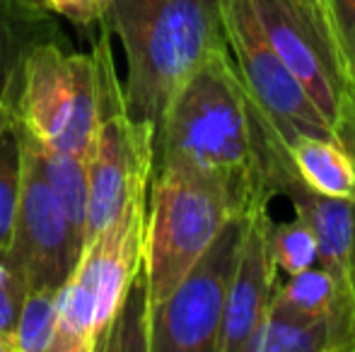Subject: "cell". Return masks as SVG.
<instances>
[{"label": "cell", "instance_id": "cell-6", "mask_svg": "<svg viewBox=\"0 0 355 352\" xmlns=\"http://www.w3.org/2000/svg\"><path fill=\"white\" fill-rule=\"evenodd\" d=\"M94 53L102 66V116L87 157L85 244L112 225L133 198L148 196L155 160V131L126 113L107 29L94 44Z\"/></svg>", "mask_w": 355, "mask_h": 352}, {"label": "cell", "instance_id": "cell-17", "mask_svg": "<svg viewBox=\"0 0 355 352\" xmlns=\"http://www.w3.org/2000/svg\"><path fill=\"white\" fill-rule=\"evenodd\" d=\"M268 244H271V254L278 272L297 275V272L307 270V268L317 263V237H314L312 225L300 215L285 222H271Z\"/></svg>", "mask_w": 355, "mask_h": 352}, {"label": "cell", "instance_id": "cell-3", "mask_svg": "<svg viewBox=\"0 0 355 352\" xmlns=\"http://www.w3.org/2000/svg\"><path fill=\"white\" fill-rule=\"evenodd\" d=\"M148 196H138L123 212L83 246L68 280L56 290V335L51 352L104 350L143 270Z\"/></svg>", "mask_w": 355, "mask_h": 352}, {"label": "cell", "instance_id": "cell-7", "mask_svg": "<svg viewBox=\"0 0 355 352\" xmlns=\"http://www.w3.org/2000/svg\"><path fill=\"white\" fill-rule=\"evenodd\" d=\"M244 230L247 210H239L179 285L148 306V352H215Z\"/></svg>", "mask_w": 355, "mask_h": 352}, {"label": "cell", "instance_id": "cell-11", "mask_svg": "<svg viewBox=\"0 0 355 352\" xmlns=\"http://www.w3.org/2000/svg\"><path fill=\"white\" fill-rule=\"evenodd\" d=\"M271 201L273 198L268 196H257L247 205V230L239 246L215 352H244L249 335L257 328L278 285V268L268 244V227L273 222Z\"/></svg>", "mask_w": 355, "mask_h": 352}, {"label": "cell", "instance_id": "cell-23", "mask_svg": "<svg viewBox=\"0 0 355 352\" xmlns=\"http://www.w3.org/2000/svg\"><path fill=\"white\" fill-rule=\"evenodd\" d=\"M10 121H12V111H10V109L5 106L3 102H0V133H3L5 128H8Z\"/></svg>", "mask_w": 355, "mask_h": 352}, {"label": "cell", "instance_id": "cell-5", "mask_svg": "<svg viewBox=\"0 0 355 352\" xmlns=\"http://www.w3.org/2000/svg\"><path fill=\"white\" fill-rule=\"evenodd\" d=\"M12 116L53 150L89 157L102 116V66L97 53H71L46 41L27 53Z\"/></svg>", "mask_w": 355, "mask_h": 352}, {"label": "cell", "instance_id": "cell-4", "mask_svg": "<svg viewBox=\"0 0 355 352\" xmlns=\"http://www.w3.org/2000/svg\"><path fill=\"white\" fill-rule=\"evenodd\" d=\"M148 188L143 277L153 306L179 285L225 222L249 203L227 183L191 172L157 169Z\"/></svg>", "mask_w": 355, "mask_h": 352}, {"label": "cell", "instance_id": "cell-13", "mask_svg": "<svg viewBox=\"0 0 355 352\" xmlns=\"http://www.w3.org/2000/svg\"><path fill=\"white\" fill-rule=\"evenodd\" d=\"M285 150L304 186L327 198L355 201V162L336 136L300 133Z\"/></svg>", "mask_w": 355, "mask_h": 352}, {"label": "cell", "instance_id": "cell-10", "mask_svg": "<svg viewBox=\"0 0 355 352\" xmlns=\"http://www.w3.org/2000/svg\"><path fill=\"white\" fill-rule=\"evenodd\" d=\"M19 147H22L19 207L15 217L12 241L0 259L19 277L24 290H39V287L58 290L73 272L85 244L75 234L49 183L44 181L32 152L24 147L22 140Z\"/></svg>", "mask_w": 355, "mask_h": 352}, {"label": "cell", "instance_id": "cell-15", "mask_svg": "<svg viewBox=\"0 0 355 352\" xmlns=\"http://www.w3.org/2000/svg\"><path fill=\"white\" fill-rule=\"evenodd\" d=\"M15 126H17L19 140L24 142V147L37 160L39 169L44 174V181L49 183L56 201L61 203L75 234L85 244V220H87V157L53 150V147L44 145L42 140L29 136L17 121H15Z\"/></svg>", "mask_w": 355, "mask_h": 352}, {"label": "cell", "instance_id": "cell-12", "mask_svg": "<svg viewBox=\"0 0 355 352\" xmlns=\"http://www.w3.org/2000/svg\"><path fill=\"white\" fill-rule=\"evenodd\" d=\"M58 39L63 37L51 12L34 8L27 0H0V102L10 111L27 53L39 44Z\"/></svg>", "mask_w": 355, "mask_h": 352}, {"label": "cell", "instance_id": "cell-1", "mask_svg": "<svg viewBox=\"0 0 355 352\" xmlns=\"http://www.w3.org/2000/svg\"><path fill=\"white\" fill-rule=\"evenodd\" d=\"M268 121L242 85L227 48L211 53L177 89L155 131L153 172L177 169L227 183L242 201L263 186Z\"/></svg>", "mask_w": 355, "mask_h": 352}, {"label": "cell", "instance_id": "cell-22", "mask_svg": "<svg viewBox=\"0 0 355 352\" xmlns=\"http://www.w3.org/2000/svg\"><path fill=\"white\" fill-rule=\"evenodd\" d=\"M334 133H336V138L343 142V147L351 152V157L355 162V80H351V87H348V92H346L341 116H338ZM353 222H355V201H353ZM353 277H355V244H353Z\"/></svg>", "mask_w": 355, "mask_h": 352}, {"label": "cell", "instance_id": "cell-18", "mask_svg": "<svg viewBox=\"0 0 355 352\" xmlns=\"http://www.w3.org/2000/svg\"><path fill=\"white\" fill-rule=\"evenodd\" d=\"M22 191V147L15 121L0 133V256L8 251Z\"/></svg>", "mask_w": 355, "mask_h": 352}, {"label": "cell", "instance_id": "cell-20", "mask_svg": "<svg viewBox=\"0 0 355 352\" xmlns=\"http://www.w3.org/2000/svg\"><path fill=\"white\" fill-rule=\"evenodd\" d=\"M27 3L44 12L61 15L78 27L89 29L94 24L107 22L112 0H27Z\"/></svg>", "mask_w": 355, "mask_h": 352}, {"label": "cell", "instance_id": "cell-19", "mask_svg": "<svg viewBox=\"0 0 355 352\" xmlns=\"http://www.w3.org/2000/svg\"><path fill=\"white\" fill-rule=\"evenodd\" d=\"M346 73L355 80V0H324Z\"/></svg>", "mask_w": 355, "mask_h": 352}, {"label": "cell", "instance_id": "cell-9", "mask_svg": "<svg viewBox=\"0 0 355 352\" xmlns=\"http://www.w3.org/2000/svg\"><path fill=\"white\" fill-rule=\"evenodd\" d=\"M252 10L290 68L295 80L312 97L327 123L336 128L351 77L341 61L324 0H249ZM336 136V133H334Z\"/></svg>", "mask_w": 355, "mask_h": 352}, {"label": "cell", "instance_id": "cell-8", "mask_svg": "<svg viewBox=\"0 0 355 352\" xmlns=\"http://www.w3.org/2000/svg\"><path fill=\"white\" fill-rule=\"evenodd\" d=\"M223 27L227 51L252 102L261 109L283 147L300 133L334 136L307 89L268 44L249 0H223Z\"/></svg>", "mask_w": 355, "mask_h": 352}, {"label": "cell", "instance_id": "cell-14", "mask_svg": "<svg viewBox=\"0 0 355 352\" xmlns=\"http://www.w3.org/2000/svg\"><path fill=\"white\" fill-rule=\"evenodd\" d=\"M244 352H331V328L324 316L293 309L273 290Z\"/></svg>", "mask_w": 355, "mask_h": 352}, {"label": "cell", "instance_id": "cell-24", "mask_svg": "<svg viewBox=\"0 0 355 352\" xmlns=\"http://www.w3.org/2000/svg\"><path fill=\"white\" fill-rule=\"evenodd\" d=\"M0 352H12V345H10L8 338H0Z\"/></svg>", "mask_w": 355, "mask_h": 352}, {"label": "cell", "instance_id": "cell-21", "mask_svg": "<svg viewBox=\"0 0 355 352\" xmlns=\"http://www.w3.org/2000/svg\"><path fill=\"white\" fill-rule=\"evenodd\" d=\"M24 299V285L19 277L0 259V338H8L12 345V328L17 321L19 306Z\"/></svg>", "mask_w": 355, "mask_h": 352}, {"label": "cell", "instance_id": "cell-16", "mask_svg": "<svg viewBox=\"0 0 355 352\" xmlns=\"http://www.w3.org/2000/svg\"><path fill=\"white\" fill-rule=\"evenodd\" d=\"M56 335V290H24L12 328V352H51Z\"/></svg>", "mask_w": 355, "mask_h": 352}, {"label": "cell", "instance_id": "cell-2", "mask_svg": "<svg viewBox=\"0 0 355 352\" xmlns=\"http://www.w3.org/2000/svg\"><path fill=\"white\" fill-rule=\"evenodd\" d=\"M107 22L126 53V113L153 131L196 68L227 48L223 0H112Z\"/></svg>", "mask_w": 355, "mask_h": 352}]
</instances>
